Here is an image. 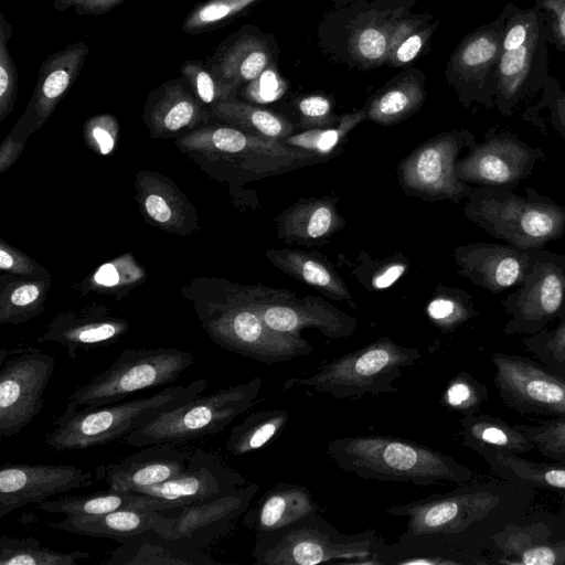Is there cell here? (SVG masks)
Segmentation results:
<instances>
[{
  "mask_svg": "<svg viewBox=\"0 0 565 565\" xmlns=\"http://www.w3.org/2000/svg\"><path fill=\"white\" fill-rule=\"evenodd\" d=\"M202 328L223 349L260 363L274 364L309 355L313 347L300 334L270 329L249 305L241 285L201 277L182 287Z\"/></svg>",
  "mask_w": 565,
  "mask_h": 565,
  "instance_id": "cell-1",
  "label": "cell"
},
{
  "mask_svg": "<svg viewBox=\"0 0 565 565\" xmlns=\"http://www.w3.org/2000/svg\"><path fill=\"white\" fill-rule=\"evenodd\" d=\"M175 145L207 175L232 185L329 159L221 121L210 122L177 138Z\"/></svg>",
  "mask_w": 565,
  "mask_h": 565,
  "instance_id": "cell-2",
  "label": "cell"
},
{
  "mask_svg": "<svg viewBox=\"0 0 565 565\" xmlns=\"http://www.w3.org/2000/svg\"><path fill=\"white\" fill-rule=\"evenodd\" d=\"M327 454L341 470L367 480L430 487L463 483L472 476L449 456L414 440L385 435L335 438L328 441Z\"/></svg>",
  "mask_w": 565,
  "mask_h": 565,
  "instance_id": "cell-3",
  "label": "cell"
},
{
  "mask_svg": "<svg viewBox=\"0 0 565 565\" xmlns=\"http://www.w3.org/2000/svg\"><path fill=\"white\" fill-rule=\"evenodd\" d=\"M207 386V379H198L188 385L168 386L153 395L128 402L65 407L45 434V445L55 451L84 450L125 438L166 411L201 395Z\"/></svg>",
  "mask_w": 565,
  "mask_h": 565,
  "instance_id": "cell-4",
  "label": "cell"
},
{
  "mask_svg": "<svg viewBox=\"0 0 565 565\" xmlns=\"http://www.w3.org/2000/svg\"><path fill=\"white\" fill-rule=\"evenodd\" d=\"M463 213L490 236L523 249L543 248L565 235V206L533 188L521 196L510 189L475 186Z\"/></svg>",
  "mask_w": 565,
  "mask_h": 565,
  "instance_id": "cell-5",
  "label": "cell"
},
{
  "mask_svg": "<svg viewBox=\"0 0 565 565\" xmlns=\"http://www.w3.org/2000/svg\"><path fill=\"white\" fill-rule=\"evenodd\" d=\"M417 0H359L335 7L318 25V42L331 60L361 71L385 64L399 20Z\"/></svg>",
  "mask_w": 565,
  "mask_h": 565,
  "instance_id": "cell-6",
  "label": "cell"
},
{
  "mask_svg": "<svg viewBox=\"0 0 565 565\" xmlns=\"http://www.w3.org/2000/svg\"><path fill=\"white\" fill-rule=\"evenodd\" d=\"M377 539L373 530L344 534L313 512L279 530L256 534L252 556L256 565H375Z\"/></svg>",
  "mask_w": 565,
  "mask_h": 565,
  "instance_id": "cell-7",
  "label": "cell"
},
{
  "mask_svg": "<svg viewBox=\"0 0 565 565\" xmlns=\"http://www.w3.org/2000/svg\"><path fill=\"white\" fill-rule=\"evenodd\" d=\"M500 57L497 67L494 108L505 117L527 98L542 90L550 77L548 42L543 14L535 7L504 8Z\"/></svg>",
  "mask_w": 565,
  "mask_h": 565,
  "instance_id": "cell-8",
  "label": "cell"
},
{
  "mask_svg": "<svg viewBox=\"0 0 565 565\" xmlns=\"http://www.w3.org/2000/svg\"><path fill=\"white\" fill-rule=\"evenodd\" d=\"M422 354L388 338H380L358 350L323 364L310 376L291 379L284 387L301 385L316 392L345 399L365 394L396 393L394 383L405 369L413 366Z\"/></svg>",
  "mask_w": 565,
  "mask_h": 565,
  "instance_id": "cell-9",
  "label": "cell"
},
{
  "mask_svg": "<svg viewBox=\"0 0 565 565\" xmlns=\"http://www.w3.org/2000/svg\"><path fill=\"white\" fill-rule=\"evenodd\" d=\"M263 386L260 377L222 387L209 395L173 407L125 437L132 447L180 444L222 431L255 403Z\"/></svg>",
  "mask_w": 565,
  "mask_h": 565,
  "instance_id": "cell-10",
  "label": "cell"
},
{
  "mask_svg": "<svg viewBox=\"0 0 565 565\" xmlns=\"http://www.w3.org/2000/svg\"><path fill=\"white\" fill-rule=\"evenodd\" d=\"M194 360L192 352L174 348L125 349L107 369L77 386L65 407L114 404L138 391L167 385Z\"/></svg>",
  "mask_w": 565,
  "mask_h": 565,
  "instance_id": "cell-11",
  "label": "cell"
},
{
  "mask_svg": "<svg viewBox=\"0 0 565 565\" xmlns=\"http://www.w3.org/2000/svg\"><path fill=\"white\" fill-rule=\"evenodd\" d=\"M55 358L34 348L0 352V437L18 435L41 412Z\"/></svg>",
  "mask_w": 565,
  "mask_h": 565,
  "instance_id": "cell-12",
  "label": "cell"
},
{
  "mask_svg": "<svg viewBox=\"0 0 565 565\" xmlns=\"http://www.w3.org/2000/svg\"><path fill=\"white\" fill-rule=\"evenodd\" d=\"M475 135L468 129L441 132L418 146L398 167L403 189L425 200L460 203L473 185L457 178L455 164L462 149H471Z\"/></svg>",
  "mask_w": 565,
  "mask_h": 565,
  "instance_id": "cell-13",
  "label": "cell"
},
{
  "mask_svg": "<svg viewBox=\"0 0 565 565\" xmlns=\"http://www.w3.org/2000/svg\"><path fill=\"white\" fill-rule=\"evenodd\" d=\"M490 492L459 489L445 494L394 503L385 513L407 518L405 533L447 545L482 521L498 503Z\"/></svg>",
  "mask_w": 565,
  "mask_h": 565,
  "instance_id": "cell-14",
  "label": "cell"
},
{
  "mask_svg": "<svg viewBox=\"0 0 565 565\" xmlns=\"http://www.w3.org/2000/svg\"><path fill=\"white\" fill-rule=\"evenodd\" d=\"M504 23L505 15L501 11L498 18L465 35L448 58L446 81L463 108L473 103L494 108Z\"/></svg>",
  "mask_w": 565,
  "mask_h": 565,
  "instance_id": "cell-15",
  "label": "cell"
},
{
  "mask_svg": "<svg viewBox=\"0 0 565 565\" xmlns=\"http://www.w3.org/2000/svg\"><path fill=\"white\" fill-rule=\"evenodd\" d=\"M546 154L515 134L491 127L481 142H476L466 157L458 159L455 173L461 181L477 186L514 189L527 179Z\"/></svg>",
  "mask_w": 565,
  "mask_h": 565,
  "instance_id": "cell-16",
  "label": "cell"
},
{
  "mask_svg": "<svg viewBox=\"0 0 565 565\" xmlns=\"http://www.w3.org/2000/svg\"><path fill=\"white\" fill-rule=\"evenodd\" d=\"M241 288L249 305L275 331L300 334L302 329L312 328L327 338L341 339L356 330L358 323L352 316L322 297L297 298L289 291L263 286L241 285Z\"/></svg>",
  "mask_w": 565,
  "mask_h": 565,
  "instance_id": "cell-17",
  "label": "cell"
},
{
  "mask_svg": "<svg viewBox=\"0 0 565 565\" xmlns=\"http://www.w3.org/2000/svg\"><path fill=\"white\" fill-rule=\"evenodd\" d=\"M511 316L508 331L535 332L557 318L565 307V254L534 249L530 270L502 302Z\"/></svg>",
  "mask_w": 565,
  "mask_h": 565,
  "instance_id": "cell-18",
  "label": "cell"
},
{
  "mask_svg": "<svg viewBox=\"0 0 565 565\" xmlns=\"http://www.w3.org/2000/svg\"><path fill=\"white\" fill-rule=\"evenodd\" d=\"M246 483L245 477L217 455L195 449L179 475L162 483L131 492L159 499L166 512L206 501Z\"/></svg>",
  "mask_w": 565,
  "mask_h": 565,
  "instance_id": "cell-19",
  "label": "cell"
},
{
  "mask_svg": "<svg viewBox=\"0 0 565 565\" xmlns=\"http://www.w3.org/2000/svg\"><path fill=\"white\" fill-rule=\"evenodd\" d=\"M93 483V473L74 465L4 463L0 469V518Z\"/></svg>",
  "mask_w": 565,
  "mask_h": 565,
  "instance_id": "cell-20",
  "label": "cell"
},
{
  "mask_svg": "<svg viewBox=\"0 0 565 565\" xmlns=\"http://www.w3.org/2000/svg\"><path fill=\"white\" fill-rule=\"evenodd\" d=\"M88 54V45L81 41L68 44L43 61L32 97L9 132L11 136L26 140L47 121L79 76Z\"/></svg>",
  "mask_w": 565,
  "mask_h": 565,
  "instance_id": "cell-21",
  "label": "cell"
},
{
  "mask_svg": "<svg viewBox=\"0 0 565 565\" xmlns=\"http://www.w3.org/2000/svg\"><path fill=\"white\" fill-rule=\"evenodd\" d=\"M259 486L246 483L206 501L174 509L160 533L201 548L224 533L249 508Z\"/></svg>",
  "mask_w": 565,
  "mask_h": 565,
  "instance_id": "cell-22",
  "label": "cell"
},
{
  "mask_svg": "<svg viewBox=\"0 0 565 565\" xmlns=\"http://www.w3.org/2000/svg\"><path fill=\"white\" fill-rule=\"evenodd\" d=\"M534 249L508 243H470L455 248L458 274L492 294L519 287L531 268Z\"/></svg>",
  "mask_w": 565,
  "mask_h": 565,
  "instance_id": "cell-23",
  "label": "cell"
},
{
  "mask_svg": "<svg viewBox=\"0 0 565 565\" xmlns=\"http://www.w3.org/2000/svg\"><path fill=\"white\" fill-rule=\"evenodd\" d=\"M278 55L276 39L247 24L222 40L204 62L221 79L239 89L277 65Z\"/></svg>",
  "mask_w": 565,
  "mask_h": 565,
  "instance_id": "cell-24",
  "label": "cell"
},
{
  "mask_svg": "<svg viewBox=\"0 0 565 565\" xmlns=\"http://www.w3.org/2000/svg\"><path fill=\"white\" fill-rule=\"evenodd\" d=\"M210 110L181 76L163 82L146 99L142 120L150 137L179 138L211 122Z\"/></svg>",
  "mask_w": 565,
  "mask_h": 565,
  "instance_id": "cell-25",
  "label": "cell"
},
{
  "mask_svg": "<svg viewBox=\"0 0 565 565\" xmlns=\"http://www.w3.org/2000/svg\"><path fill=\"white\" fill-rule=\"evenodd\" d=\"M129 330V322L113 316L105 306H87L55 316L38 342L56 343L66 348L70 358L79 352L117 342Z\"/></svg>",
  "mask_w": 565,
  "mask_h": 565,
  "instance_id": "cell-26",
  "label": "cell"
},
{
  "mask_svg": "<svg viewBox=\"0 0 565 565\" xmlns=\"http://www.w3.org/2000/svg\"><path fill=\"white\" fill-rule=\"evenodd\" d=\"M190 454L173 443L150 445L118 461L98 466L95 477L106 482L110 490L131 492L179 475L186 467Z\"/></svg>",
  "mask_w": 565,
  "mask_h": 565,
  "instance_id": "cell-27",
  "label": "cell"
},
{
  "mask_svg": "<svg viewBox=\"0 0 565 565\" xmlns=\"http://www.w3.org/2000/svg\"><path fill=\"white\" fill-rule=\"evenodd\" d=\"M134 188L139 211L148 224L182 236L198 231L194 205L171 179L157 171L141 170L135 174Z\"/></svg>",
  "mask_w": 565,
  "mask_h": 565,
  "instance_id": "cell-28",
  "label": "cell"
},
{
  "mask_svg": "<svg viewBox=\"0 0 565 565\" xmlns=\"http://www.w3.org/2000/svg\"><path fill=\"white\" fill-rule=\"evenodd\" d=\"M497 383L523 403L565 414V382L515 356H493Z\"/></svg>",
  "mask_w": 565,
  "mask_h": 565,
  "instance_id": "cell-29",
  "label": "cell"
},
{
  "mask_svg": "<svg viewBox=\"0 0 565 565\" xmlns=\"http://www.w3.org/2000/svg\"><path fill=\"white\" fill-rule=\"evenodd\" d=\"M105 561L109 565H213L216 561L190 544L149 530L116 541Z\"/></svg>",
  "mask_w": 565,
  "mask_h": 565,
  "instance_id": "cell-30",
  "label": "cell"
},
{
  "mask_svg": "<svg viewBox=\"0 0 565 565\" xmlns=\"http://www.w3.org/2000/svg\"><path fill=\"white\" fill-rule=\"evenodd\" d=\"M335 203L330 196L300 199L277 215L278 237L289 244H324L344 226Z\"/></svg>",
  "mask_w": 565,
  "mask_h": 565,
  "instance_id": "cell-31",
  "label": "cell"
},
{
  "mask_svg": "<svg viewBox=\"0 0 565 565\" xmlns=\"http://www.w3.org/2000/svg\"><path fill=\"white\" fill-rule=\"evenodd\" d=\"M318 511L319 507L308 488L281 482L265 491L246 510L243 524L256 535L279 530Z\"/></svg>",
  "mask_w": 565,
  "mask_h": 565,
  "instance_id": "cell-32",
  "label": "cell"
},
{
  "mask_svg": "<svg viewBox=\"0 0 565 565\" xmlns=\"http://www.w3.org/2000/svg\"><path fill=\"white\" fill-rule=\"evenodd\" d=\"M166 519L164 512L160 511L120 509L102 514L66 515L64 520L47 522L46 525L74 534L117 541L149 530L161 533Z\"/></svg>",
  "mask_w": 565,
  "mask_h": 565,
  "instance_id": "cell-33",
  "label": "cell"
},
{
  "mask_svg": "<svg viewBox=\"0 0 565 565\" xmlns=\"http://www.w3.org/2000/svg\"><path fill=\"white\" fill-rule=\"evenodd\" d=\"M426 98L425 74L408 67L388 81L365 105L366 118L383 125L398 124L423 105Z\"/></svg>",
  "mask_w": 565,
  "mask_h": 565,
  "instance_id": "cell-34",
  "label": "cell"
},
{
  "mask_svg": "<svg viewBox=\"0 0 565 565\" xmlns=\"http://www.w3.org/2000/svg\"><path fill=\"white\" fill-rule=\"evenodd\" d=\"M269 262L290 277L310 285L324 296L352 302L351 294L332 265L316 253L299 249H275L266 252Z\"/></svg>",
  "mask_w": 565,
  "mask_h": 565,
  "instance_id": "cell-35",
  "label": "cell"
},
{
  "mask_svg": "<svg viewBox=\"0 0 565 565\" xmlns=\"http://www.w3.org/2000/svg\"><path fill=\"white\" fill-rule=\"evenodd\" d=\"M38 508L47 513L65 515L102 514L120 509L163 512L162 502L157 498L110 489L84 495H65L57 499H47L39 503Z\"/></svg>",
  "mask_w": 565,
  "mask_h": 565,
  "instance_id": "cell-36",
  "label": "cell"
},
{
  "mask_svg": "<svg viewBox=\"0 0 565 565\" xmlns=\"http://www.w3.org/2000/svg\"><path fill=\"white\" fill-rule=\"evenodd\" d=\"M51 282V277L3 276L0 286V322L20 324L42 313Z\"/></svg>",
  "mask_w": 565,
  "mask_h": 565,
  "instance_id": "cell-37",
  "label": "cell"
},
{
  "mask_svg": "<svg viewBox=\"0 0 565 565\" xmlns=\"http://www.w3.org/2000/svg\"><path fill=\"white\" fill-rule=\"evenodd\" d=\"M210 113L212 119L267 138L281 140L295 131V126L280 114L237 98L214 105Z\"/></svg>",
  "mask_w": 565,
  "mask_h": 565,
  "instance_id": "cell-38",
  "label": "cell"
},
{
  "mask_svg": "<svg viewBox=\"0 0 565 565\" xmlns=\"http://www.w3.org/2000/svg\"><path fill=\"white\" fill-rule=\"evenodd\" d=\"M439 21L429 12H409L397 23L385 61L391 67L411 66L429 50L430 40Z\"/></svg>",
  "mask_w": 565,
  "mask_h": 565,
  "instance_id": "cell-39",
  "label": "cell"
},
{
  "mask_svg": "<svg viewBox=\"0 0 565 565\" xmlns=\"http://www.w3.org/2000/svg\"><path fill=\"white\" fill-rule=\"evenodd\" d=\"M288 419L289 413L282 408L252 413L232 428L226 450L233 456L256 451L279 436Z\"/></svg>",
  "mask_w": 565,
  "mask_h": 565,
  "instance_id": "cell-40",
  "label": "cell"
},
{
  "mask_svg": "<svg viewBox=\"0 0 565 565\" xmlns=\"http://www.w3.org/2000/svg\"><path fill=\"white\" fill-rule=\"evenodd\" d=\"M90 555L84 551L61 552L32 536L0 537V565H77Z\"/></svg>",
  "mask_w": 565,
  "mask_h": 565,
  "instance_id": "cell-41",
  "label": "cell"
},
{
  "mask_svg": "<svg viewBox=\"0 0 565 565\" xmlns=\"http://www.w3.org/2000/svg\"><path fill=\"white\" fill-rule=\"evenodd\" d=\"M259 0H205L195 4L185 15L181 29L198 35L223 28L255 6Z\"/></svg>",
  "mask_w": 565,
  "mask_h": 565,
  "instance_id": "cell-42",
  "label": "cell"
},
{
  "mask_svg": "<svg viewBox=\"0 0 565 565\" xmlns=\"http://www.w3.org/2000/svg\"><path fill=\"white\" fill-rule=\"evenodd\" d=\"M366 118V107L345 114L338 125L329 128L308 129L290 135L281 141L290 147L313 152L322 157H331L348 134Z\"/></svg>",
  "mask_w": 565,
  "mask_h": 565,
  "instance_id": "cell-43",
  "label": "cell"
},
{
  "mask_svg": "<svg viewBox=\"0 0 565 565\" xmlns=\"http://www.w3.org/2000/svg\"><path fill=\"white\" fill-rule=\"evenodd\" d=\"M426 312L443 332H448L476 315L471 296L456 287L440 286L427 303Z\"/></svg>",
  "mask_w": 565,
  "mask_h": 565,
  "instance_id": "cell-44",
  "label": "cell"
},
{
  "mask_svg": "<svg viewBox=\"0 0 565 565\" xmlns=\"http://www.w3.org/2000/svg\"><path fill=\"white\" fill-rule=\"evenodd\" d=\"M143 277V268L130 254H126L100 266L87 279V286L89 290L96 292L100 290L102 294H109L120 299Z\"/></svg>",
  "mask_w": 565,
  "mask_h": 565,
  "instance_id": "cell-45",
  "label": "cell"
},
{
  "mask_svg": "<svg viewBox=\"0 0 565 565\" xmlns=\"http://www.w3.org/2000/svg\"><path fill=\"white\" fill-rule=\"evenodd\" d=\"M195 97L210 110L214 105L237 98L238 89L221 79L201 60H188L180 67Z\"/></svg>",
  "mask_w": 565,
  "mask_h": 565,
  "instance_id": "cell-46",
  "label": "cell"
},
{
  "mask_svg": "<svg viewBox=\"0 0 565 565\" xmlns=\"http://www.w3.org/2000/svg\"><path fill=\"white\" fill-rule=\"evenodd\" d=\"M466 443H484L509 450L523 451L532 448L519 431L486 417L467 416L461 419Z\"/></svg>",
  "mask_w": 565,
  "mask_h": 565,
  "instance_id": "cell-47",
  "label": "cell"
},
{
  "mask_svg": "<svg viewBox=\"0 0 565 565\" xmlns=\"http://www.w3.org/2000/svg\"><path fill=\"white\" fill-rule=\"evenodd\" d=\"M12 26L0 12V121L13 110L18 95V70L9 51Z\"/></svg>",
  "mask_w": 565,
  "mask_h": 565,
  "instance_id": "cell-48",
  "label": "cell"
},
{
  "mask_svg": "<svg viewBox=\"0 0 565 565\" xmlns=\"http://www.w3.org/2000/svg\"><path fill=\"white\" fill-rule=\"evenodd\" d=\"M541 93L539 102L527 107L522 118L530 122L541 111L546 110L548 124L565 142V90L558 79L550 75Z\"/></svg>",
  "mask_w": 565,
  "mask_h": 565,
  "instance_id": "cell-49",
  "label": "cell"
},
{
  "mask_svg": "<svg viewBox=\"0 0 565 565\" xmlns=\"http://www.w3.org/2000/svg\"><path fill=\"white\" fill-rule=\"evenodd\" d=\"M497 460L521 479L539 486L565 489V468L535 465L500 452L497 454Z\"/></svg>",
  "mask_w": 565,
  "mask_h": 565,
  "instance_id": "cell-50",
  "label": "cell"
},
{
  "mask_svg": "<svg viewBox=\"0 0 565 565\" xmlns=\"http://www.w3.org/2000/svg\"><path fill=\"white\" fill-rule=\"evenodd\" d=\"M297 110L299 125L306 130L333 127L341 119L333 113L331 98L320 93L301 96L297 100Z\"/></svg>",
  "mask_w": 565,
  "mask_h": 565,
  "instance_id": "cell-51",
  "label": "cell"
},
{
  "mask_svg": "<svg viewBox=\"0 0 565 565\" xmlns=\"http://www.w3.org/2000/svg\"><path fill=\"white\" fill-rule=\"evenodd\" d=\"M0 269L9 275L20 277H51L46 268L2 239L0 242Z\"/></svg>",
  "mask_w": 565,
  "mask_h": 565,
  "instance_id": "cell-52",
  "label": "cell"
},
{
  "mask_svg": "<svg viewBox=\"0 0 565 565\" xmlns=\"http://www.w3.org/2000/svg\"><path fill=\"white\" fill-rule=\"evenodd\" d=\"M117 132V119L109 114L94 116L84 125L85 140L102 154L109 153L114 149Z\"/></svg>",
  "mask_w": 565,
  "mask_h": 565,
  "instance_id": "cell-53",
  "label": "cell"
},
{
  "mask_svg": "<svg viewBox=\"0 0 565 565\" xmlns=\"http://www.w3.org/2000/svg\"><path fill=\"white\" fill-rule=\"evenodd\" d=\"M533 7L543 14L548 44L565 52V0H535Z\"/></svg>",
  "mask_w": 565,
  "mask_h": 565,
  "instance_id": "cell-54",
  "label": "cell"
},
{
  "mask_svg": "<svg viewBox=\"0 0 565 565\" xmlns=\"http://www.w3.org/2000/svg\"><path fill=\"white\" fill-rule=\"evenodd\" d=\"M246 90L257 100H271L286 90V82L280 77L277 65H273L247 84Z\"/></svg>",
  "mask_w": 565,
  "mask_h": 565,
  "instance_id": "cell-55",
  "label": "cell"
},
{
  "mask_svg": "<svg viewBox=\"0 0 565 565\" xmlns=\"http://www.w3.org/2000/svg\"><path fill=\"white\" fill-rule=\"evenodd\" d=\"M531 439L550 455L565 456V420L539 428L531 433Z\"/></svg>",
  "mask_w": 565,
  "mask_h": 565,
  "instance_id": "cell-56",
  "label": "cell"
},
{
  "mask_svg": "<svg viewBox=\"0 0 565 565\" xmlns=\"http://www.w3.org/2000/svg\"><path fill=\"white\" fill-rule=\"evenodd\" d=\"M443 399L448 407L467 409L477 402L475 387L465 376L455 377L447 386Z\"/></svg>",
  "mask_w": 565,
  "mask_h": 565,
  "instance_id": "cell-57",
  "label": "cell"
},
{
  "mask_svg": "<svg viewBox=\"0 0 565 565\" xmlns=\"http://www.w3.org/2000/svg\"><path fill=\"white\" fill-rule=\"evenodd\" d=\"M126 0H54L53 8L57 11L74 9L78 15L105 14Z\"/></svg>",
  "mask_w": 565,
  "mask_h": 565,
  "instance_id": "cell-58",
  "label": "cell"
},
{
  "mask_svg": "<svg viewBox=\"0 0 565 565\" xmlns=\"http://www.w3.org/2000/svg\"><path fill=\"white\" fill-rule=\"evenodd\" d=\"M25 141L10 134L3 139L0 146V173H4L15 163L25 147Z\"/></svg>",
  "mask_w": 565,
  "mask_h": 565,
  "instance_id": "cell-59",
  "label": "cell"
},
{
  "mask_svg": "<svg viewBox=\"0 0 565 565\" xmlns=\"http://www.w3.org/2000/svg\"><path fill=\"white\" fill-rule=\"evenodd\" d=\"M558 317L561 321L556 329L545 335V345L556 358L565 361V307Z\"/></svg>",
  "mask_w": 565,
  "mask_h": 565,
  "instance_id": "cell-60",
  "label": "cell"
},
{
  "mask_svg": "<svg viewBox=\"0 0 565 565\" xmlns=\"http://www.w3.org/2000/svg\"><path fill=\"white\" fill-rule=\"evenodd\" d=\"M406 270V265L402 262L392 263L382 268L372 279L374 289H385L392 286Z\"/></svg>",
  "mask_w": 565,
  "mask_h": 565,
  "instance_id": "cell-61",
  "label": "cell"
},
{
  "mask_svg": "<svg viewBox=\"0 0 565 565\" xmlns=\"http://www.w3.org/2000/svg\"><path fill=\"white\" fill-rule=\"evenodd\" d=\"M521 563L525 565H553L556 563V555L550 547L536 546L523 553Z\"/></svg>",
  "mask_w": 565,
  "mask_h": 565,
  "instance_id": "cell-62",
  "label": "cell"
},
{
  "mask_svg": "<svg viewBox=\"0 0 565 565\" xmlns=\"http://www.w3.org/2000/svg\"><path fill=\"white\" fill-rule=\"evenodd\" d=\"M335 4V7H341L345 4H350L352 2L359 1V0H329Z\"/></svg>",
  "mask_w": 565,
  "mask_h": 565,
  "instance_id": "cell-63",
  "label": "cell"
}]
</instances>
